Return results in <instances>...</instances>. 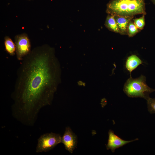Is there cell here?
<instances>
[{"label":"cell","instance_id":"cell-1","mask_svg":"<svg viewBox=\"0 0 155 155\" xmlns=\"http://www.w3.org/2000/svg\"><path fill=\"white\" fill-rule=\"evenodd\" d=\"M53 49L36 47L21 61L11 97L13 117L24 125L35 123L40 110L51 104L56 89L57 70Z\"/></svg>","mask_w":155,"mask_h":155},{"label":"cell","instance_id":"cell-2","mask_svg":"<svg viewBox=\"0 0 155 155\" xmlns=\"http://www.w3.org/2000/svg\"><path fill=\"white\" fill-rule=\"evenodd\" d=\"M106 11L108 14L133 18L146 14L144 0H111L107 5Z\"/></svg>","mask_w":155,"mask_h":155},{"label":"cell","instance_id":"cell-3","mask_svg":"<svg viewBox=\"0 0 155 155\" xmlns=\"http://www.w3.org/2000/svg\"><path fill=\"white\" fill-rule=\"evenodd\" d=\"M146 80L145 76L143 75L136 78L130 76L124 84V92L129 97L142 98L146 100L150 97V94L155 91V90L148 86Z\"/></svg>","mask_w":155,"mask_h":155},{"label":"cell","instance_id":"cell-4","mask_svg":"<svg viewBox=\"0 0 155 155\" xmlns=\"http://www.w3.org/2000/svg\"><path fill=\"white\" fill-rule=\"evenodd\" d=\"M61 136L52 132L41 135L38 139L36 152L37 153L47 152L61 143Z\"/></svg>","mask_w":155,"mask_h":155},{"label":"cell","instance_id":"cell-5","mask_svg":"<svg viewBox=\"0 0 155 155\" xmlns=\"http://www.w3.org/2000/svg\"><path fill=\"white\" fill-rule=\"evenodd\" d=\"M14 40L16 57L21 61L31 51L30 40L27 34L23 33L16 35Z\"/></svg>","mask_w":155,"mask_h":155},{"label":"cell","instance_id":"cell-6","mask_svg":"<svg viewBox=\"0 0 155 155\" xmlns=\"http://www.w3.org/2000/svg\"><path fill=\"white\" fill-rule=\"evenodd\" d=\"M61 143L64 145L65 149L72 153L77 143V136L68 127L66 128L64 134L61 137Z\"/></svg>","mask_w":155,"mask_h":155},{"label":"cell","instance_id":"cell-7","mask_svg":"<svg viewBox=\"0 0 155 155\" xmlns=\"http://www.w3.org/2000/svg\"><path fill=\"white\" fill-rule=\"evenodd\" d=\"M108 135V143L106 145V147L107 150H111L113 152H114L116 149L138 140L136 138L134 140L129 141L123 140L115 134L113 131L111 130L109 131Z\"/></svg>","mask_w":155,"mask_h":155},{"label":"cell","instance_id":"cell-8","mask_svg":"<svg viewBox=\"0 0 155 155\" xmlns=\"http://www.w3.org/2000/svg\"><path fill=\"white\" fill-rule=\"evenodd\" d=\"M117 23L120 34L127 35V29L129 22L133 18L119 15H113Z\"/></svg>","mask_w":155,"mask_h":155},{"label":"cell","instance_id":"cell-9","mask_svg":"<svg viewBox=\"0 0 155 155\" xmlns=\"http://www.w3.org/2000/svg\"><path fill=\"white\" fill-rule=\"evenodd\" d=\"M143 62L141 59L135 55H132L127 57L125 62V67L130 73V76L131 72L140 65L142 64Z\"/></svg>","mask_w":155,"mask_h":155},{"label":"cell","instance_id":"cell-10","mask_svg":"<svg viewBox=\"0 0 155 155\" xmlns=\"http://www.w3.org/2000/svg\"><path fill=\"white\" fill-rule=\"evenodd\" d=\"M105 26L110 31L120 34L119 30L113 15L108 14L105 20Z\"/></svg>","mask_w":155,"mask_h":155},{"label":"cell","instance_id":"cell-11","mask_svg":"<svg viewBox=\"0 0 155 155\" xmlns=\"http://www.w3.org/2000/svg\"><path fill=\"white\" fill-rule=\"evenodd\" d=\"M4 44L6 52L10 55L14 56L16 51L15 43L9 36H6L4 38Z\"/></svg>","mask_w":155,"mask_h":155},{"label":"cell","instance_id":"cell-12","mask_svg":"<svg viewBox=\"0 0 155 155\" xmlns=\"http://www.w3.org/2000/svg\"><path fill=\"white\" fill-rule=\"evenodd\" d=\"M140 30L137 28L131 20L129 23L127 29V35L129 37H133L138 33Z\"/></svg>","mask_w":155,"mask_h":155},{"label":"cell","instance_id":"cell-13","mask_svg":"<svg viewBox=\"0 0 155 155\" xmlns=\"http://www.w3.org/2000/svg\"><path fill=\"white\" fill-rule=\"evenodd\" d=\"M145 15H143L140 18L133 19L134 24L140 30H142L145 25Z\"/></svg>","mask_w":155,"mask_h":155},{"label":"cell","instance_id":"cell-14","mask_svg":"<svg viewBox=\"0 0 155 155\" xmlns=\"http://www.w3.org/2000/svg\"><path fill=\"white\" fill-rule=\"evenodd\" d=\"M146 100L148 111L151 114L155 113V98L150 97Z\"/></svg>","mask_w":155,"mask_h":155},{"label":"cell","instance_id":"cell-15","mask_svg":"<svg viewBox=\"0 0 155 155\" xmlns=\"http://www.w3.org/2000/svg\"><path fill=\"white\" fill-rule=\"evenodd\" d=\"M152 3L155 5V0H150Z\"/></svg>","mask_w":155,"mask_h":155}]
</instances>
